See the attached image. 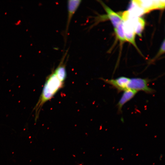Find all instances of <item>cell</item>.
Returning <instances> with one entry per match:
<instances>
[{
  "label": "cell",
  "mask_w": 165,
  "mask_h": 165,
  "mask_svg": "<svg viewBox=\"0 0 165 165\" xmlns=\"http://www.w3.org/2000/svg\"><path fill=\"white\" fill-rule=\"evenodd\" d=\"M137 92L136 91L130 89L124 90L117 104L119 111H121L123 106L131 99Z\"/></svg>",
  "instance_id": "8"
},
{
  "label": "cell",
  "mask_w": 165,
  "mask_h": 165,
  "mask_svg": "<svg viewBox=\"0 0 165 165\" xmlns=\"http://www.w3.org/2000/svg\"><path fill=\"white\" fill-rule=\"evenodd\" d=\"M123 21V29L126 41L132 44L138 50L135 41V35L132 20L125 15L122 16Z\"/></svg>",
  "instance_id": "2"
},
{
  "label": "cell",
  "mask_w": 165,
  "mask_h": 165,
  "mask_svg": "<svg viewBox=\"0 0 165 165\" xmlns=\"http://www.w3.org/2000/svg\"><path fill=\"white\" fill-rule=\"evenodd\" d=\"M114 31L117 38L121 43L126 41L123 29V20L119 23L117 27L114 28Z\"/></svg>",
  "instance_id": "10"
},
{
  "label": "cell",
  "mask_w": 165,
  "mask_h": 165,
  "mask_svg": "<svg viewBox=\"0 0 165 165\" xmlns=\"http://www.w3.org/2000/svg\"><path fill=\"white\" fill-rule=\"evenodd\" d=\"M130 79L125 76H121L115 79H101L106 83L112 86L118 90L120 91L127 90Z\"/></svg>",
  "instance_id": "6"
},
{
  "label": "cell",
  "mask_w": 165,
  "mask_h": 165,
  "mask_svg": "<svg viewBox=\"0 0 165 165\" xmlns=\"http://www.w3.org/2000/svg\"><path fill=\"white\" fill-rule=\"evenodd\" d=\"M137 5L142 8L145 13L151 10L164 8V0H135Z\"/></svg>",
  "instance_id": "4"
},
{
  "label": "cell",
  "mask_w": 165,
  "mask_h": 165,
  "mask_svg": "<svg viewBox=\"0 0 165 165\" xmlns=\"http://www.w3.org/2000/svg\"><path fill=\"white\" fill-rule=\"evenodd\" d=\"M148 82V80L145 79L139 78H130L127 89L134 90L137 92L142 91L148 93H153L155 91L149 87Z\"/></svg>",
  "instance_id": "3"
},
{
  "label": "cell",
  "mask_w": 165,
  "mask_h": 165,
  "mask_svg": "<svg viewBox=\"0 0 165 165\" xmlns=\"http://www.w3.org/2000/svg\"><path fill=\"white\" fill-rule=\"evenodd\" d=\"M67 53L66 51L58 66L46 78L40 97L33 109L35 112L36 122L43 105L51 100L64 85L67 76L65 60Z\"/></svg>",
  "instance_id": "1"
},
{
  "label": "cell",
  "mask_w": 165,
  "mask_h": 165,
  "mask_svg": "<svg viewBox=\"0 0 165 165\" xmlns=\"http://www.w3.org/2000/svg\"><path fill=\"white\" fill-rule=\"evenodd\" d=\"M165 40L164 39L160 47V49L154 59L156 58L165 52Z\"/></svg>",
  "instance_id": "11"
},
{
  "label": "cell",
  "mask_w": 165,
  "mask_h": 165,
  "mask_svg": "<svg viewBox=\"0 0 165 165\" xmlns=\"http://www.w3.org/2000/svg\"><path fill=\"white\" fill-rule=\"evenodd\" d=\"M130 18L132 20L135 32L139 37L142 36V33L145 26V22L144 19L139 17L131 16Z\"/></svg>",
  "instance_id": "9"
},
{
  "label": "cell",
  "mask_w": 165,
  "mask_h": 165,
  "mask_svg": "<svg viewBox=\"0 0 165 165\" xmlns=\"http://www.w3.org/2000/svg\"><path fill=\"white\" fill-rule=\"evenodd\" d=\"M82 2L81 0H69L67 1V19L64 32L65 37L68 34L70 23Z\"/></svg>",
  "instance_id": "5"
},
{
  "label": "cell",
  "mask_w": 165,
  "mask_h": 165,
  "mask_svg": "<svg viewBox=\"0 0 165 165\" xmlns=\"http://www.w3.org/2000/svg\"><path fill=\"white\" fill-rule=\"evenodd\" d=\"M162 157H163V155L162 154H160V158H159V159L160 160H161L162 158Z\"/></svg>",
  "instance_id": "12"
},
{
  "label": "cell",
  "mask_w": 165,
  "mask_h": 165,
  "mask_svg": "<svg viewBox=\"0 0 165 165\" xmlns=\"http://www.w3.org/2000/svg\"><path fill=\"white\" fill-rule=\"evenodd\" d=\"M107 13V17L112 23L114 28H116L122 21L121 16L114 12L103 2L99 1Z\"/></svg>",
  "instance_id": "7"
}]
</instances>
